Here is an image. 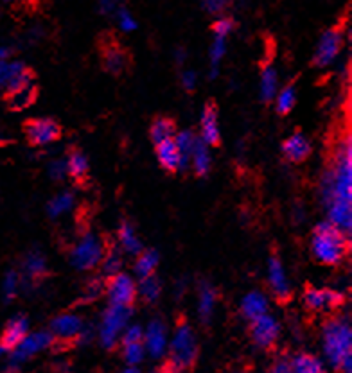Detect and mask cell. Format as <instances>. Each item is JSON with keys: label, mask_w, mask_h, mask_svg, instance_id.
I'll return each instance as SVG.
<instances>
[{"label": "cell", "mask_w": 352, "mask_h": 373, "mask_svg": "<svg viewBox=\"0 0 352 373\" xmlns=\"http://www.w3.org/2000/svg\"><path fill=\"white\" fill-rule=\"evenodd\" d=\"M352 147L351 140H345L340 144L336 149V156L333 160V165L325 173L324 182H322V200L325 206L333 203H351L352 198Z\"/></svg>", "instance_id": "1"}, {"label": "cell", "mask_w": 352, "mask_h": 373, "mask_svg": "<svg viewBox=\"0 0 352 373\" xmlns=\"http://www.w3.org/2000/svg\"><path fill=\"white\" fill-rule=\"evenodd\" d=\"M311 251L316 260L322 264L338 266L349 251L347 237H345L342 228H338L331 221L316 224L315 235H313L311 241Z\"/></svg>", "instance_id": "2"}, {"label": "cell", "mask_w": 352, "mask_h": 373, "mask_svg": "<svg viewBox=\"0 0 352 373\" xmlns=\"http://www.w3.org/2000/svg\"><path fill=\"white\" fill-rule=\"evenodd\" d=\"M352 334L351 327L343 319H329L324 325V352L333 368L342 366V363L351 355Z\"/></svg>", "instance_id": "3"}, {"label": "cell", "mask_w": 352, "mask_h": 373, "mask_svg": "<svg viewBox=\"0 0 352 373\" xmlns=\"http://www.w3.org/2000/svg\"><path fill=\"white\" fill-rule=\"evenodd\" d=\"M198 357V345L194 332L187 325V321H180L176 327L173 341H171V355L169 363L165 364V370H173V372H182L194 366Z\"/></svg>", "instance_id": "4"}, {"label": "cell", "mask_w": 352, "mask_h": 373, "mask_svg": "<svg viewBox=\"0 0 352 373\" xmlns=\"http://www.w3.org/2000/svg\"><path fill=\"white\" fill-rule=\"evenodd\" d=\"M132 305H115L112 303L108 309L105 310V316H103V321H101L99 327V337L101 345L105 348H114L117 345V339H119L121 330L126 328L130 318H132Z\"/></svg>", "instance_id": "5"}, {"label": "cell", "mask_w": 352, "mask_h": 373, "mask_svg": "<svg viewBox=\"0 0 352 373\" xmlns=\"http://www.w3.org/2000/svg\"><path fill=\"white\" fill-rule=\"evenodd\" d=\"M103 257H105L103 242L94 233H85L81 237V241L74 246L72 251H70V264L74 268L87 271V269L96 268L103 260Z\"/></svg>", "instance_id": "6"}, {"label": "cell", "mask_w": 352, "mask_h": 373, "mask_svg": "<svg viewBox=\"0 0 352 373\" xmlns=\"http://www.w3.org/2000/svg\"><path fill=\"white\" fill-rule=\"evenodd\" d=\"M50 345H54V336L50 334V330L49 332L40 330V332L28 334V336L23 337L22 341L11 350L10 366H8V370H19L20 364H22L23 361H28L31 355L38 354V352L45 350Z\"/></svg>", "instance_id": "7"}, {"label": "cell", "mask_w": 352, "mask_h": 373, "mask_svg": "<svg viewBox=\"0 0 352 373\" xmlns=\"http://www.w3.org/2000/svg\"><path fill=\"white\" fill-rule=\"evenodd\" d=\"M345 301L342 292L333 291V289H315L307 287L304 292V305L311 312H331V310L340 309Z\"/></svg>", "instance_id": "8"}, {"label": "cell", "mask_w": 352, "mask_h": 373, "mask_svg": "<svg viewBox=\"0 0 352 373\" xmlns=\"http://www.w3.org/2000/svg\"><path fill=\"white\" fill-rule=\"evenodd\" d=\"M25 135L34 146H47L61 137V128L52 118H34L25 124Z\"/></svg>", "instance_id": "9"}, {"label": "cell", "mask_w": 352, "mask_h": 373, "mask_svg": "<svg viewBox=\"0 0 352 373\" xmlns=\"http://www.w3.org/2000/svg\"><path fill=\"white\" fill-rule=\"evenodd\" d=\"M343 43V31L340 28H333L325 32L324 36L320 38V43L315 50V58H313V63L316 67H327L334 61V58L338 56L340 49H342Z\"/></svg>", "instance_id": "10"}, {"label": "cell", "mask_w": 352, "mask_h": 373, "mask_svg": "<svg viewBox=\"0 0 352 373\" xmlns=\"http://www.w3.org/2000/svg\"><path fill=\"white\" fill-rule=\"evenodd\" d=\"M279 334H280L279 323H277L271 316L262 315L257 319H253V325H251V337H253V341H256L257 346H261V348H270V346L277 341Z\"/></svg>", "instance_id": "11"}, {"label": "cell", "mask_w": 352, "mask_h": 373, "mask_svg": "<svg viewBox=\"0 0 352 373\" xmlns=\"http://www.w3.org/2000/svg\"><path fill=\"white\" fill-rule=\"evenodd\" d=\"M108 298H110V303L132 305V301L135 300V284L132 278L121 271L114 275L108 284Z\"/></svg>", "instance_id": "12"}, {"label": "cell", "mask_w": 352, "mask_h": 373, "mask_svg": "<svg viewBox=\"0 0 352 373\" xmlns=\"http://www.w3.org/2000/svg\"><path fill=\"white\" fill-rule=\"evenodd\" d=\"M83 327V321L76 315H61L52 319L50 323V334L58 337L63 343H72L78 337L79 330Z\"/></svg>", "instance_id": "13"}, {"label": "cell", "mask_w": 352, "mask_h": 373, "mask_svg": "<svg viewBox=\"0 0 352 373\" xmlns=\"http://www.w3.org/2000/svg\"><path fill=\"white\" fill-rule=\"evenodd\" d=\"M103 65L114 76H119L124 70L128 69L130 65V54L121 45H117V41H110L103 50Z\"/></svg>", "instance_id": "14"}, {"label": "cell", "mask_w": 352, "mask_h": 373, "mask_svg": "<svg viewBox=\"0 0 352 373\" xmlns=\"http://www.w3.org/2000/svg\"><path fill=\"white\" fill-rule=\"evenodd\" d=\"M28 332H29L28 318H23V316H14L13 319H10V323L6 325L2 339H0V346L4 348V352L8 350L11 352L14 346L22 341L23 337L28 336Z\"/></svg>", "instance_id": "15"}, {"label": "cell", "mask_w": 352, "mask_h": 373, "mask_svg": "<svg viewBox=\"0 0 352 373\" xmlns=\"http://www.w3.org/2000/svg\"><path fill=\"white\" fill-rule=\"evenodd\" d=\"M201 137L209 146L220 144V129H218V108L214 103H207L201 115Z\"/></svg>", "instance_id": "16"}, {"label": "cell", "mask_w": 352, "mask_h": 373, "mask_svg": "<svg viewBox=\"0 0 352 373\" xmlns=\"http://www.w3.org/2000/svg\"><path fill=\"white\" fill-rule=\"evenodd\" d=\"M268 277H270L271 289H273V295L279 298L280 301H288L289 295H291V289H289L288 278L284 273L282 262H280L277 257H271L270 264H268Z\"/></svg>", "instance_id": "17"}, {"label": "cell", "mask_w": 352, "mask_h": 373, "mask_svg": "<svg viewBox=\"0 0 352 373\" xmlns=\"http://www.w3.org/2000/svg\"><path fill=\"white\" fill-rule=\"evenodd\" d=\"M146 348L155 359L162 357L165 352V346H167V337H165V325L158 319L151 321L149 327H147L146 332Z\"/></svg>", "instance_id": "18"}, {"label": "cell", "mask_w": 352, "mask_h": 373, "mask_svg": "<svg viewBox=\"0 0 352 373\" xmlns=\"http://www.w3.org/2000/svg\"><path fill=\"white\" fill-rule=\"evenodd\" d=\"M284 156L291 162H304L311 153V144L302 133H295L282 144Z\"/></svg>", "instance_id": "19"}, {"label": "cell", "mask_w": 352, "mask_h": 373, "mask_svg": "<svg viewBox=\"0 0 352 373\" xmlns=\"http://www.w3.org/2000/svg\"><path fill=\"white\" fill-rule=\"evenodd\" d=\"M38 96V88L34 85V81L28 83V85H23V87L17 88V90L8 92V105H10L11 109H25L37 100Z\"/></svg>", "instance_id": "20"}, {"label": "cell", "mask_w": 352, "mask_h": 373, "mask_svg": "<svg viewBox=\"0 0 352 373\" xmlns=\"http://www.w3.org/2000/svg\"><path fill=\"white\" fill-rule=\"evenodd\" d=\"M156 156H158V162H161L162 167L165 171H176L180 165V155L178 147H176V142L174 138H167V140H162L156 144Z\"/></svg>", "instance_id": "21"}, {"label": "cell", "mask_w": 352, "mask_h": 373, "mask_svg": "<svg viewBox=\"0 0 352 373\" xmlns=\"http://www.w3.org/2000/svg\"><path fill=\"white\" fill-rule=\"evenodd\" d=\"M241 310H242V316H245V318L250 319V321H253V319H257L259 316H262L268 312V300H266V296L262 295V292L253 291L242 298Z\"/></svg>", "instance_id": "22"}, {"label": "cell", "mask_w": 352, "mask_h": 373, "mask_svg": "<svg viewBox=\"0 0 352 373\" xmlns=\"http://www.w3.org/2000/svg\"><path fill=\"white\" fill-rule=\"evenodd\" d=\"M216 300H218V295H216V291L212 289V286L201 282L200 305H198V310H200V318L203 323H209V321H211V316L212 312H214Z\"/></svg>", "instance_id": "23"}, {"label": "cell", "mask_w": 352, "mask_h": 373, "mask_svg": "<svg viewBox=\"0 0 352 373\" xmlns=\"http://www.w3.org/2000/svg\"><path fill=\"white\" fill-rule=\"evenodd\" d=\"M23 273L29 280H38V278L45 277L47 275V264L45 257L41 255L40 251H31L28 253L25 260H23Z\"/></svg>", "instance_id": "24"}, {"label": "cell", "mask_w": 352, "mask_h": 373, "mask_svg": "<svg viewBox=\"0 0 352 373\" xmlns=\"http://www.w3.org/2000/svg\"><path fill=\"white\" fill-rule=\"evenodd\" d=\"M67 173L76 180V182H83L88 174V160L83 155L81 151L72 149L67 160Z\"/></svg>", "instance_id": "25"}, {"label": "cell", "mask_w": 352, "mask_h": 373, "mask_svg": "<svg viewBox=\"0 0 352 373\" xmlns=\"http://www.w3.org/2000/svg\"><path fill=\"white\" fill-rule=\"evenodd\" d=\"M119 239H121L123 250L126 251V253H130V255H138V253L142 251L141 239H138L137 233H135V228H133L130 223L121 224Z\"/></svg>", "instance_id": "26"}, {"label": "cell", "mask_w": 352, "mask_h": 373, "mask_svg": "<svg viewBox=\"0 0 352 373\" xmlns=\"http://www.w3.org/2000/svg\"><path fill=\"white\" fill-rule=\"evenodd\" d=\"M289 364H291V372L295 373H320L324 370L320 361L309 354H297L289 359Z\"/></svg>", "instance_id": "27"}, {"label": "cell", "mask_w": 352, "mask_h": 373, "mask_svg": "<svg viewBox=\"0 0 352 373\" xmlns=\"http://www.w3.org/2000/svg\"><path fill=\"white\" fill-rule=\"evenodd\" d=\"M192 162H194V169L200 176H205L211 169V156H209V151H207V144L203 140H198L194 149H192Z\"/></svg>", "instance_id": "28"}, {"label": "cell", "mask_w": 352, "mask_h": 373, "mask_svg": "<svg viewBox=\"0 0 352 373\" xmlns=\"http://www.w3.org/2000/svg\"><path fill=\"white\" fill-rule=\"evenodd\" d=\"M138 260H137V266H135V271H137L138 277H147V275H153V271L156 269V266H158V260H161V257H158V253H156L155 250H147L144 251V253H138Z\"/></svg>", "instance_id": "29"}, {"label": "cell", "mask_w": 352, "mask_h": 373, "mask_svg": "<svg viewBox=\"0 0 352 373\" xmlns=\"http://www.w3.org/2000/svg\"><path fill=\"white\" fill-rule=\"evenodd\" d=\"M275 92H277V72L273 70V67H265L261 74V97L265 103L271 100L275 97Z\"/></svg>", "instance_id": "30"}, {"label": "cell", "mask_w": 352, "mask_h": 373, "mask_svg": "<svg viewBox=\"0 0 352 373\" xmlns=\"http://www.w3.org/2000/svg\"><path fill=\"white\" fill-rule=\"evenodd\" d=\"M174 131H176V128H174L173 120H169V118H156L153 126H151V138H153L155 144H158L162 140L173 138Z\"/></svg>", "instance_id": "31"}, {"label": "cell", "mask_w": 352, "mask_h": 373, "mask_svg": "<svg viewBox=\"0 0 352 373\" xmlns=\"http://www.w3.org/2000/svg\"><path fill=\"white\" fill-rule=\"evenodd\" d=\"M74 205V196L70 192H63V194H58L56 198L49 201L47 205V212H49L50 217H58V215L65 214L67 210L72 209Z\"/></svg>", "instance_id": "32"}, {"label": "cell", "mask_w": 352, "mask_h": 373, "mask_svg": "<svg viewBox=\"0 0 352 373\" xmlns=\"http://www.w3.org/2000/svg\"><path fill=\"white\" fill-rule=\"evenodd\" d=\"M138 291H141L142 298L146 301H155L158 296H161V280L153 275H147V277H142L141 286H138Z\"/></svg>", "instance_id": "33"}, {"label": "cell", "mask_w": 352, "mask_h": 373, "mask_svg": "<svg viewBox=\"0 0 352 373\" xmlns=\"http://www.w3.org/2000/svg\"><path fill=\"white\" fill-rule=\"evenodd\" d=\"M225 36H216L214 43H212L211 49V78H216L218 69H220L221 58L225 56Z\"/></svg>", "instance_id": "34"}, {"label": "cell", "mask_w": 352, "mask_h": 373, "mask_svg": "<svg viewBox=\"0 0 352 373\" xmlns=\"http://www.w3.org/2000/svg\"><path fill=\"white\" fill-rule=\"evenodd\" d=\"M123 268V260H121V255L115 250H110L103 257V273L106 277H114L117 275Z\"/></svg>", "instance_id": "35"}, {"label": "cell", "mask_w": 352, "mask_h": 373, "mask_svg": "<svg viewBox=\"0 0 352 373\" xmlns=\"http://www.w3.org/2000/svg\"><path fill=\"white\" fill-rule=\"evenodd\" d=\"M25 69L22 63L14 61V63H6L4 59H0V88L8 87V83L17 76L19 72Z\"/></svg>", "instance_id": "36"}, {"label": "cell", "mask_w": 352, "mask_h": 373, "mask_svg": "<svg viewBox=\"0 0 352 373\" xmlns=\"http://www.w3.org/2000/svg\"><path fill=\"white\" fill-rule=\"evenodd\" d=\"M124 359H126V363H128L130 366H137L138 363H142V359H144V346H142V341L124 345Z\"/></svg>", "instance_id": "37"}, {"label": "cell", "mask_w": 352, "mask_h": 373, "mask_svg": "<svg viewBox=\"0 0 352 373\" xmlns=\"http://www.w3.org/2000/svg\"><path fill=\"white\" fill-rule=\"evenodd\" d=\"M19 275L14 273V271H8L4 277V284H2V292H4V300L11 301L19 292Z\"/></svg>", "instance_id": "38"}, {"label": "cell", "mask_w": 352, "mask_h": 373, "mask_svg": "<svg viewBox=\"0 0 352 373\" xmlns=\"http://www.w3.org/2000/svg\"><path fill=\"white\" fill-rule=\"evenodd\" d=\"M295 99H297L295 88L288 87L286 90L282 92V94H280L279 99H277V111H279V114H282V115L289 114L293 106H295Z\"/></svg>", "instance_id": "39"}, {"label": "cell", "mask_w": 352, "mask_h": 373, "mask_svg": "<svg viewBox=\"0 0 352 373\" xmlns=\"http://www.w3.org/2000/svg\"><path fill=\"white\" fill-rule=\"evenodd\" d=\"M103 291H105V284H103V280H101V278H94V280L88 282L87 287H85V295H83L81 300L85 301V303L96 300V298H99V296L103 295Z\"/></svg>", "instance_id": "40"}, {"label": "cell", "mask_w": 352, "mask_h": 373, "mask_svg": "<svg viewBox=\"0 0 352 373\" xmlns=\"http://www.w3.org/2000/svg\"><path fill=\"white\" fill-rule=\"evenodd\" d=\"M117 13V22H119V28L123 29V31L130 32V31H135L137 29V22L132 19V14L128 13L126 10H123V8H119V10L115 11Z\"/></svg>", "instance_id": "41"}, {"label": "cell", "mask_w": 352, "mask_h": 373, "mask_svg": "<svg viewBox=\"0 0 352 373\" xmlns=\"http://www.w3.org/2000/svg\"><path fill=\"white\" fill-rule=\"evenodd\" d=\"M49 176L52 180H63L67 176V162L63 160H54L52 164L49 165Z\"/></svg>", "instance_id": "42"}, {"label": "cell", "mask_w": 352, "mask_h": 373, "mask_svg": "<svg viewBox=\"0 0 352 373\" xmlns=\"http://www.w3.org/2000/svg\"><path fill=\"white\" fill-rule=\"evenodd\" d=\"M214 36H229L234 29V22L230 19H221L214 23Z\"/></svg>", "instance_id": "43"}, {"label": "cell", "mask_w": 352, "mask_h": 373, "mask_svg": "<svg viewBox=\"0 0 352 373\" xmlns=\"http://www.w3.org/2000/svg\"><path fill=\"white\" fill-rule=\"evenodd\" d=\"M144 339V334H142V328L138 327V325H135V327H130L126 332H124L123 337V343L124 345H128V343H138Z\"/></svg>", "instance_id": "44"}, {"label": "cell", "mask_w": 352, "mask_h": 373, "mask_svg": "<svg viewBox=\"0 0 352 373\" xmlns=\"http://www.w3.org/2000/svg\"><path fill=\"white\" fill-rule=\"evenodd\" d=\"M123 0H99V10L103 14H110L121 8Z\"/></svg>", "instance_id": "45"}, {"label": "cell", "mask_w": 352, "mask_h": 373, "mask_svg": "<svg viewBox=\"0 0 352 373\" xmlns=\"http://www.w3.org/2000/svg\"><path fill=\"white\" fill-rule=\"evenodd\" d=\"M209 13H221L229 0H201Z\"/></svg>", "instance_id": "46"}, {"label": "cell", "mask_w": 352, "mask_h": 373, "mask_svg": "<svg viewBox=\"0 0 352 373\" xmlns=\"http://www.w3.org/2000/svg\"><path fill=\"white\" fill-rule=\"evenodd\" d=\"M275 373H289L291 372V364H289V359L286 357H280V359L275 361V364L271 366Z\"/></svg>", "instance_id": "47"}, {"label": "cell", "mask_w": 352, "mask_h": 373, "mask_svg": "<svg viewBox=\"0 0 352 373\" xmlns=\"http://www.w3.org/2000/svg\"><path fill=\"white\" fill-rule=\"evenodd\" d=\"M182 83L185 90H194V85H196V74L192 72V70H187V72H183L182 76Z\"/></svg>", "instance_id": "48"}, {"label": "cell", "mask_w": 352, "mask_h": 373, "mask_svg": "<svg viewBox=\"0 0 352 373\" xmlns=\"http://www.w3.org/2000/svg\"><path fill=\"white\" fill-rule=\"evenodd\" d=\"M11 54V50L8 47H0V59H6Z\"/></svg>", "instance_id": "49"}, {"label": "cell", "mask_w": 352, "mask_h": 373, "mask_svg": "<svg viewBox=\"0 0 352 373\" xmlns=\"http://www.w3.org/2000/svg\"><path fill=\"white\" fill-rule=\"evenodd\" d=\"M176 61H178V65H182L183 61H185V52H183L182 49H180L178 52H176Z\"/></svg>", "instance_id": "50"}, {"label": "cell", "mask_w": 352, "mask_h": 373, "mask_svg": "<svg viewBox=\"0 0 352 373\" xmlns=\"http://www.w3.org/2000/svg\"><path fill=\"white\" fill-rule=\"evenodd\" d=\"M4 354V348H2V346H0V355Z\"/></svg>", "instance_id": "51"}, {"label": "cell", "mask_w": 352, "mask_h": 373, "mask_svg": "<svg viewBox=\"0 0 352 373\" xmlns=\"http://www.w3.org/2000/svg\"><path fill=\"white\" fill-rule=\"evenodd\" d=\"M6 2H11V0H6Z\"/></svg>", "instance_id": "52"}]
</instances>
